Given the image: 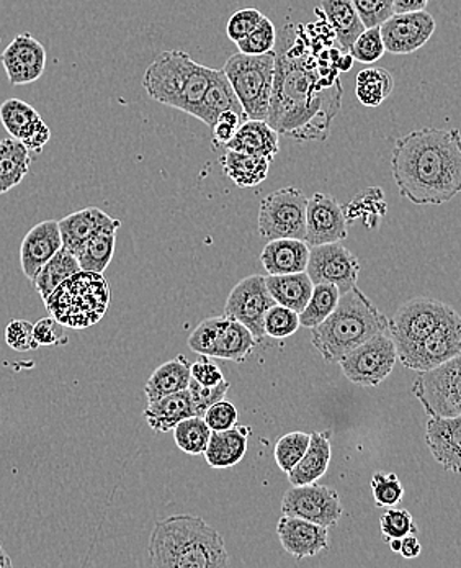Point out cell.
<instances>
[{
  "instance_id": "obj_37",
  "label": "cell",
  "mask_w": 461,
  "mask_h": 568,
  "mask_svg": "<svg viewBox=\"0 0 461 568\" xmlns=\"http://www.w3.org/2000/svg\"><path fill=\"white\" fill-rule=\"evenodd\" d=\"M81 271L78 257L66 250L61 247L43 267L38 272L37 277L33 278L34 288H37L43 302L57 291L58 285L63 284L66 278L74 275L75 272Z\"/></svg>"
},
{
  "instance_id": "obj_32",
  "label": "cell",
  "mask_w": 461,
  "mask_h": 568,
  "mask_svg": "<svg viewBox=\"0 0 461 568\" xmlns=\"http://www.w3.org/2000/svg\"><path fill=\"white\" fill-rule=\"evenodd\" d=\"M192 364L185 359V356H177L168 361L163 366L157 367L146 382L144 394L147 402H156L165 395L177 394V392L187 390L191 384Z\"/></svg>"
},
{
  "instance_id": "obj_27",
  "label": "cell",
  "mask_w": 461,
  "mask_h": 568,
  "mask_svg": "<svg viewBox=\"0 0 461 568\" xmlns=\"http://www.w3.org/2000/svg\"><path fill=\"white\" fill-rule=\"evenodd\" d=\"M195 416L194 403L191 392L182 390L177 394L165 395L160 400L151 402L144 409L147 425L157 433L174 432L175 426L184 419Z\"/></svg>"
},
{
  "instance_id": "obj_49",
  "label": "cell",
  "mask_w": 461,
  "mask_h": 568,
  "mask_svg": "<svg viewBox=\"0 0 461 568\" xmlns=\"http://www.w3.org/2000/svg\"><path fill=\"white\" fill-rule=\"evenodd\" d=\"M7 346L10 349L17 351V353H29L40 347V344L34 339L33 325L25 320H12L7 325L6 333Z\"/></svg>"
},
{
  "instance_id": "obj_14",
  "label": "cell",
  "mask_w": 461,
  "mask_h": 568,
  "mask_svg": "<svg viewBox=\"0 0 461 568\" xmlns=\"http://www.w3.org/2000/svg\"><path fill=\"white\" fill-rule=\"evenodd\" d=\"M275 303L264 275L254 274L234 285L226 301L225 315L247 326L260 343L265 336V315Z\"/></svg>"
},
{
  "instance_id": "obj_48",
  "label": "cell",
  "mask_w": 461,
  "mask_h": 568,
  "mask_svg": "<svg viewBox=\"0 0 461 568\" xmlns=\"http://www.w3.org/2000/svg\"><path fill=\"white\" fill-rule=\"evenodd\" d=\"M365 29L381 27L395 16L393 0H352Z\"/></svg>"
},
{
  "instance_id": "obj_17",
  "label": "cell",
  "mask_w": 461,
  "mask_h": 568,
  "mask_svg": "<svg viewBox=\"0 0 461 568\" xmlns=\"http://www.w3.org/2000/svg\"><path fill=\"white\" fill-rule=\"evenodd\" d=\"M436 19L426 10L395 13L380 27L385 48L391 54H412L436 33Z\"/></svg>"
},
{
  "instance_id": "obj_43",
  "label": "cell",
  "mask_w": 461,
  "mask_h": 568,
  "mask_svg": "<svg viewBox=\"0 0 461 568\" xmlns=\"http://www.w3.org/2000/svg\"><path fill=\"white\" fill-rule=\"evenodd\" d=\"M277 29H275L274 22L267 17H264L263 22L256 27L246 38L237 41V48L240 53L253 54H267L275 50L277 44Z\"/></svg>"
},
{
  "instance_id": "obj_36",
  "label": "cell",
  "mask_w": 461,
  "mask_h": 568,
  "mask_svg": "<svg viewBox=\"0 0 461 568\" xmlns=\"http://www.w3.org/2000/svg\"><path fill=\"white\" fill-rule=\"evenodd\" d=\"M120 226H122V222L116 220L112 225L105 226V229L95 233L82 246L81 253L78 254L82 271L99 272V274L105 272L113 254H115L116 232H119Z\"/></svg>"
},
{
  "instance_id": "obj_2",
  "label": "cell",
  "mask_w": 461,
  "mask_h": 568,
  "mask_svg": "<svg viewBox=\"0 0 461 568\" xmlns=\"http://www.w3.org/2000/svg\"><path fill=\"white\" fill-rule=\"evenodd\" d=\"M391 174L401 197L416 205H442L461 192V133L426 129L399 136Z\"/></svg>"
},
{
  "instance_id": "obj_47",
  "label": "cell",
  "mask_w": 461,
  "mask_h": 568,
  "mask_svg": "<svg viewBox=\"0 0 461 568\" xmlns=\"http://www.w3.org/2000/svg\"><path fill=\"white\" fill-rule=\"evenodd\" d=\"M229 387L228 381H223L222 384L213 385V387H206V385L198 384L195 378H191L188 392H191L192 403H194L195 416H205L209 406L225 400Z\"/></svg>"
},
{
  "instance_id": "obj_55",
  "label": "cell",
  "mask_w": 461,
  "mask_h": 568,
  "mask_svg": "<svg viewBox=\"0 0 461 568\" xmlns=\"http://www.w3.org/2000/svg\"><path fill=\"white\" fill-rule=\"evenodd\" d=\"M422 552V546L421 542H419L418 537L416 535H409L406 537H402L401 539V550H399V554H401L404 559H416V557L421 556Z\"/></svg>"
},
{
  "instance_id": "obj_18",
  "label": "cell",
  "mask_w": 461,
  "mask_h": 568,
  "mask_svg": "<svg viewBox=\"0 0 461 568\" xmlns=\"http://www.w3.org/2000/svg\"><path fill=\"white\" fill-rule=\"evenodd\" d=\"M347 216L344 206L332 195L318 194L306 205V243L309 247L339 243L347 237Z\"/></svg>"
},
{
  "instance_id": "obj_53",
  "label": "cell",
  "mask_w": 461,
  "mask_h": 568,
  "mask_svg": "<svg viewBox=\"0 0 461 568\" xmlns=\"http://www.w3.org/2000/svg\"><path fill=\"white\" fill-rule=\"evenodd\" d=\"M205 422L212 432H225L237 425V409L230 402L222 400L206 409Z\"/></svg>"
},
{
  "instance_id": "obj_46",
  "label": "cell",
  "mask_w": 461,
  "mask_h": 568,
  "mask_svg": "<svg viewBox=\"0 0 461 568\" xmlns=\"http://www.w3.org/2000/svg\"><path fill=\"white\" fill-rule=\"evenodd\" d=\"M381 535L385 540L402 539L409 535H418V525L408 509L390 508L380 519Z\"/></svg>"
},
{
  "instance_id": "obj_4",
  "label": "cell",
  "mask_w": 461,
  "mask_h": 568,
  "mask_svg": "<svg viewBox=\"0 0 461 568\" xmlns=\"http://www.w3.org/2000/svg\"><path fill=\"white\" fill-rule=\"evenodd\" d=\"M388 328L390 318L356 285L340 295L336 310L311 329V341L328 363L339 364L350 351Z\"/></svg>"
},
{
  "instance_id": "obj_1",
  "label": "cell",
  "mask_w": 461,
  "mask_h": 568,
  "mask_svg": "<svg viewBox=\"0 0 461 568\" xmlns=\"http://www.w3.org/2000/svg\"><path fill=\"white\" fill-rule=\"evenodd\" d=\"M316 26L288 23L275 44V79L267 122L297 141H325L342 105L339 72L349 71L352 54L336 48V33L325 41Z\"/></svg>"
},
{
  "instance_id": "obj_44",
  "label": "cell",
  "mask_w": 461,
  "mask_h": 568,
  "mask_svg": "<svg viewBox=\"0 0 461 568\" xmlns=\"http://www.w3.org/2000/svg\"><path fill=\"white\" fill-rule=\"evenodd\" d=\"M371 491L378 508H393L404 497V487L396 474L377 471L371 477Z\"/></svg>"
},
{
  "instance_id": "obj_57",
  "label": "cell",
  "mask_w": 461,
  "mask_h": 568,
  "mask_svg": "<svg viewBox=\"0 0 461 568\" xmlns=\"http://www.w3.org/2000/svg\"><path fill=\"white\" fill-rule=\"evenodd\" d=\"M12 567V560H10L9 554L3 549L2 544H0V568H10Z\"/></svg>"
},
{
  "instance_id": "obj_10",
  "label": "cell",
  "mask_w": 461,
  "mask_h": 568,
  "mask_svg": "<svg viewBox=\"0 0 461 568\" xmlns=\"http://www.w3.org/2000/svg\"><path fill=\"white\" fill-rule=\"evenodd\" d=\"M412 394L429 416H461V353L440 367L419 372Z\"/></svg>"
},
{
  "instance_id": "obj_58",
  "label": "cell",
  "mask_w": 461,
  "mask_h": 568,
  "mask_svg": "<svg viewBox=\"0 0 461 568\" xmlns=\"http://www.w3.org/2000/svg\"><path fill=\"white\" fill-rule=\"evenodd\" d=\"M388 544H390L391 550H393V552H399V550H401V539H391Z\"/></svg>"
},
{
  "instance_id": "obj_28",
  "label": "cell",
  "mask_w": 461,
  "mask_h": 568,
  "mask_svg": "<svg viewBox=\"0 0 461 568\" xmlns=\"http://www.w3.org/2000/svg\"><path fill=\"white\" fill-rule=\"evenodd\" d=\"M250 429L233 426L225 432H212L205 450L206 463L213 468L234 467L247 453V437Z\"/></svg>"
},
{
  "instance_id": "obj_8",
  "label": "cell",
  "mask_w": 461,
  "mask_h": 568,
  "mask_svg": "<svg viewBox=\"0 0 461 568\" xmlns=\"http://www.w3.org/2000/svg\"><path fill=\"white\" fill-rule=\"evenodd\" d=\"M257 339L250 329L230 316L203 320L188 337V347L199 356L244 363L256 349Z\"/></svg>"
},
{
  "instance_id": "obj_45",
  "label": "cell",
  "mask_w": 461,
  "mask_h": 568,
  "mask_svg": "<svg viewBox=\"0 0 461 568\" xmlns=\"http://www.w3.org/2000/svg\"><path fill=\"white\" fill-rule=\"evenodd\" d=\"M349 53L352 54L354 60L359 61V63L373 64L380 61L383 54L387 53L380 27L365 30V32L357 38Z\"/></svg>"
},
{
  "instance_id": "obj_16",
  "label": "cell",
  "mask_w": 461,
  "mask_h": 568,
  "mask_svg": "<svg viewBox=\"0 0 461 568\" xmlns=\"http://www.w3.org/2000/svg\"><path fill=\"white\" fill-rule=\"evenodd\" d=\"M281 513L330 528L342 518V505L332 488L316 484L299 485L285 494Z\"/></svg>"
},
{
  "instance_id": "obj_35",
  "label": "cell",
  "mask_w": 461,
  "mask_h": 568,
  "mask_svg": "<svg viewBox=\"0 0 461 568\" xmlns=\"http://www.w3.org/2000/svg\"><path fill=\"white\" fill-rule=\"evenodd\" d=\"M226 110H236V112L244 113L243 105H240L234 89L230 88V82L226 78L225 72H223V69L222 71L215 69L212 84H209L208 91H206L205 101L202 103L197 119L212 129L219 113L226 112Z\"/></svg>"
},
{
  "instance_id": "obj_7",
  "label": "cell",
  "mask_w": 461,
  "mask_h": 568,
  "mask_svg": "<svg viewBox=\"0 0 461 568\" xmlns=\"http://www.w3.org/2000/svg\"><path fill=\"white\" fill-rule=\"evenodd\" d=\"M250 120H267L275 79V51L267 54H233L223 68Z\"/></svg>"
},
{
  "instance_id": "obj_3",
  "label": "cell",
  "mask_w": 461,
  "mask_h": 568,
  "mask_svg": "<svg viewBox=\"0 0 461 568\" xmlns=\"http://www.w3.org/2000/svg\"><path fill=\"white\" fill-rule=\"evenodd\" d=\"M150 564L157 568H225L229 554L225 539L198 516L161 519L147 544Z\"/></svg>"
},
{
  "instance_id": "obj_34",
  "label": "cell",
  "mask_w": 461,
  "mask_h": 568,
  "mask_svg": "<svg viewBox=\"0 0 461 568\" xmlns=\"http://www.w3.org/2000/svg\"><path fill=\"white\" fill-rule=\"evenodd\" d=\"M32 166L30 150L16 138L0 141V195L20 184Z\"/></svg>"
},
{
  "instance_id": "obj_19",
  "label": "cell",
  "mask_w": 461,
  "mask_h": 568,
  "mask_svg": "<svg viewBox=\"0 0 461 568\" xmlns=\"http://www.w3.org/2000/svg\"><path fill=\"white\" fill-rule=\"evenodd\" d=\"M2 67L12 85L37 82L47 69V50L30 33H19L3 50Z\"/></svg>"
},
{
  "instance_id": "obj_23",
  "label": "cell",
  "mask_w": 461,
  "mask_h": 568,
  "mask_svg": "<svg viewBox=\"0 0 461 568\" xmlns=\"http://www.w3.org/2000/svg\"><path fill=\"white\" fill-rule=\"evenodd\" d=\"M426 444L440 466L461 474V416H430L426 426Z\"/></svg>"
},
{
  "instance_id": "obj_33",
  "label": "cell",
  "mask_w": 461,
  "mask_h": 568,
  "mask_svg": "<svg viewBox=\"0 0 461 568\" xmlns=\"http://www.w3.org/2000/svg\"><path fill=\"white\" fill-rule=\"evenodd\" d=\"M222 168L230 181L240 189L257 187L263 184L270 169V161L243 151L226 150Z\"/></svg>"
},
{
  "instance_id": "obj_11",
  "label": "cell",
  "mask_w": 461,
  "mask_h": 568,
  "mask_svg": "<svg viewBox=\"0 0 461 568\" xmlns=\"http://www.w3.org/2000/svg\"><path fill=\"white\" fill-rule=\"evenodd\" d=\"M461 318L460 313L447 303L432 297H414L402 303L393 318H390V332L396 346H404L429 336L440 326Z\"/></svg>"
},
{
  "instance_id": "obj_41",
  "label": "cell",
  "mask_w": 461,
  "mask_h": 568,
  "mask_svg": "<svg viewBox=\"0 0 461 568\" xmlns=\"http://www.w3.org/2000/svg\"><path fill=\"white\" fill-rule=\"evenodd\" d=\"M309 440H311V435L301 432L288 433L278 439L277 446H275V460L281 471L288 475L294 470V467L305 456Z\"/></svg>"
},
{
  "instance_id": "obj_56",
  "label": "cell",
  "mask_w": 461,
  "mask_h": 568,
  "mask_svg": "<svg viewBox=\"0 0 461 568\" xmlns=\"http://www.w3.org/2000/svg\"><path fill=\"white\" fill-rule=\"evenodd\" d=\"M396 13L421 12L428 7L429 0H393Z\"/></svg>"
},
{
  "instance_id": "obj_52",
  "label": "cell",
  "mask_w": 461,
  "mask_h": 568,
  "mask_svg": "<svg viewBox=\"0 0 461 568\" xmlns=\"http://www.w3.org/2000/svg\"><path fill=\"white\" fill-rule=\"evenodd\" d=\"M66 326L51 316V318H41L37 325H33L34 339L40 346H64L69 343V337L64 333Z\"/></svg>"
},
{
  "instance_id": "obj_21",
  "label": "cell",
  "mask_w": 461,
  "mask_h": 568,
  "mask_svg": "<svg viewBox=\"0 0 461 568\" xmlns=\"http://www.w3.org/2000/svg\"><path fill=\"white\" fill-rule=\"evenodd\" d=\"M277 532L281 547L297 560L318 556L329 546L326 526L316 525L298 516H281Z\"/></svg>"
},
{
  "instance_id": "obj_29",
  "label": "cell",
  "mask_w": 461,
  "mask_h": 568,
  "mask_svg": "<svg viewBox=\"0 0 461 568\" xmlns=\"http://www.w3.org/2000/svg\"><path fill=\"white\" fill-rule=\"evenodd\" d=\"M319 7L336 33L340 50L349 53L357 38L367 30L352 0H321Z\"/></svg>"
},
{
  "instance_id": "obj_12",
  "label": "cell",
  "mask_w": 461,
  "mask_h": 568,
  "mask_svg": "<svg viewBox=\"0 0 461 568\" xmlns=\"http://www.w3.org/2000/svg\"><path fill=\"white\" fill-rule=\"evenodd\" d=\"M398 349L390 332L378 333L339 361L344 375L360 387H378L390 377Z\"/></svg>"
},
{
  "instance_id": "obj_22",
  "label": "cell",
  "mask_w": 461,
  "mask_h": 568,
  "mask_svg": "<svg viewBox=\"0 0 461 568\" xmlns=\"http://www.w3.org/2000/svg\"><path fill=\"white\" fill-rule=\"evenodd\" d=\"M63 247L60 223L47 220L38 223L23 237L20 246V266L29 281L37 277L40 268Z\"/></svg>"
},
{
  "instance_id": "obj_13",
  "label": "cell",
  "mask_w": 461,
  "mask_h": 568,
  "mask_svg": "<svg viewBox=\"0 0 461 568\" xmlns=\"http://www.w3.org/2000/svg\"><path fill=\"white\" fill-rule=\"evenodd\" d=\"M398 361L416 372H428L449 363L461 353V318L440 326L412 344L396 346Z\"/></svg>"
},
{
  "instance_id": "obj_9",
  "label": "cell",
  "mask_w": 461,
  "mask_h": 568,
  "mask_svg": "<svg viewBox=\"0 0 461 568\" xmlns=\"http://www.w3.org/2000/svg\"><path fill=\"white\" fill-rule=\"evenodd\" d=\"M306 205L308 197L301 189H278L264 199L259 210V233L265 240L306 241Z\"/></svg>"
},
{
  "instance_id": "obj_50",
  "label": "cell",
  "mask_w": 461,
  "mask_h": 568,
  "mask_svg": "<svg viewBox=\"0 0 461 568\" xmlns=\"http://www.w3.org/2000/svg\"><path fill=\"white\" fill-rule=\"evenodd\" d=\"M246 120L247 116L243 112H236V110H226V112L219 113L215 125L212 126L213 146L216 150L226 148V144L233 140L234 134Z\"/></svg>"
},
{
  "instance_id": "obj_51",
  "label": "cell",
  "mask_w": 461,
  "mask_h": 568,
  "mask_svg": "<svg viewBox=\"0 0 461 568\" xmlns=\"http://www.w3.org/2000/svg\"><path fill=\"white\" fill-rule=\"evenodd\" d=\"M264 13L257 9H243L239 12L234 13L228 20L226 26V33L234 43L246 38L247 34L253 32L260 22H263Z\"/></svg>"
},
{
  "instance_id": "obj_20",
  "label": "cell",
  "mask_w": 461,
  "mask_h": 568,
  "mask_svg": "<svg viewBox=\"0 0 461 568\" xmlns=\"http://www.w3.org/2000/svg\"><path fill=\"white\" fill-rule=\"evenodd\" d=\"M0 122L10 136L22 141L30 151L40 153L51 138V130L30 103L9 99L0 105Z\"/></svg>"
},
{
  "instance_id": "obj_26",
  "label": "cell",
  "mask_w": 461,
  "mask_h": 568,
  "mask_svg": "<svg viewBox=\"0 0 461 568\" xmlns=\"http://www.w3.org/2000/svg\"><path fill=\"white\" fill-rule=\"evenodd\" d=\"M226 150L243 151V153L265 158L272 163L280 150V133L272 129L267 120L247 119L234 134L233 140L226 144Z\"/></svg>"
},
{
  "instance_id": "obj_15",
  "label": "cell",
  "mask_w": 461,
  "mask_h": 568,
  "mask_svg": "<svg viewBox=\"0 0 461 568\" xmlns=\"http://www.w3.org/2000/svg\"><path fill=\"white\" fill-rule=\"evenodd\" d=\"M360 261L342 243L321 244L309 250L306 272L315 284H332L340 295L356 287L360 274Z\"/></svg>"
},
{
  "instance_id": "obj_30",
  "label": "cell",
  "mask_w": 461,
  "mask_h": 568,
  "mask_svg": "<svg viewBox=\"0 0 461 568\" xmlns=\"http://www.w3.org/2000/svg\"><path fill=\"white\" fill-rule=\"evenodd\" d=\"M330 435L332 433H311L308 449L305 456L288 474V480L294 487L316 484L328 471L330 463Z\"/></svg>"
},
{
  "instance_id": "obj_31",
  "label": "cell",
  "mask_w": 461,
  "mask_h": 568,
  "mask_svg": "<svg viewBox=\"0 0 461 568\" xmlns=\"http://www.w3.org/2000/svg\"><path fill=\"white\" fill-rule=\"evenodd\" d=\"M268 292L278 305L287 306L301 313L311 298L315 282L309 277L308 272H295V274L267 275Z\"/></svg>"
},
{
  "instance_id": "obj_40",
  "label": "cell",
  "mask_w": 461,
  "mask_h": 568,
  "mask_svg": "<svg viewBox=\"0 0 461 568\" xmlns=\"http://www.w3.org/2000/svg\"><path fill=\"white\" fill-rule=\"evenodd\" d=\"M209 436H212V428L203 416H191L174 428L175 444L178 449L191 456L205 454Z\"/></svg>"
},
{
  "instance_id": "obj_54",
  "label": "cell",
  "mask_w": 461,
  "mask_h": 568,
  "mask_svg": "<svg viewBox=\"0 0 461 568\" xmlns=\"http://www.w3.org/2000/svg\"><path fill=\"white\" fill-rule=\"evenodd\" d=\"M191 372L192 378L206 387H213V385L222 384L225 381L222 368L216 366L208 356H202L197 363L192 364Z\"/></svg>"
},
{
  "instance_id": "obj_25",
  "label": "cell",
  "mask_w": 461,
  "mask_h": 568,
  "mask_svg": "<svg viewBox=\"0 0 461 568\" xmlns=\"http://www.w3.org/2000/svg\"><path fill=\"white\" fill-rule=\"evenodd\" d=\"M116 220L106 215L98 206L79 210L60 220L61 237H63V247L71 251L75 257L81 253L82 246L94 236L100 230L112 225Z\"/></svg>"
},
{
  "instance_id": "obj_6",
  "label": "cell",
  "mask_w": 461,
  "mask_h": 568,
  "mask_svg": "<svg viewBox=\"0 0 461 568\" xmlns=\"http://www.w3.org/2000/svg\"><path fill=\"white\" fill-rule=\"evenodd\" d=\"M110 303L109 282L103 274L79 271L58 285L44 301L48 312L66 328L84 329L98 325Z\"/></svg>"
},
{
  "instance_id": "obj_24",
  "label": "cell",
  "mask_w": 461,
  "mask_h": 568,
  "mask_svg": "<svg viewBox=\"0 0 461 568\" xmlns=\"http://www.w3.org/2000/svg\"><path fill=\"white\" fill-rule=\"evenodd\" d=\"M309 244L303 240L284 237L268 241L260 254V261L268 275L295 274L305 272L309 261Z\"/></svg>"
},
{
  "instance_id": "obj_42",
  "label": "cell",
  "mask_w": 461,
  "mask_h": 568,
  "mask_svg": "<svg viewBox=\"0 0 461 568\" xmlns=\"http://www.w3.org/2000/svg\"><path fill=\"white\" fill-rule=\"evenodd\" d=\"M299 326H301L299 313L287 308V306L278 305V303H275L265 315V335L275 337V339H284V337L295 335Z\"/></svg>"
},
{
  "instance_id": "obj_39",
  "label": "cell",
  "mask_w": 461,
  "mask_h": 568,
  "mask_svg": "<svg viewBox=\"0 0 461 568\" xmlns=\"http://www.w3.org/2000/svg\"><path fill=\"white\" fill-rule=\"evenodd\" d=\"M339 298L340 291L336 285L315 284L308 305L299 313V323H301V326L313 329L315 326L321 325L330 313L336 310Z\"/></svg>"
},
{
  "instance_id": "obj_38",
  "label": "cell",
  "mask_w": 461,
  "mask_h": 568,
  "mask_svg": "<svg viewBox=\"0 0 461 568\" xmlns=\"http://www.w3.org/2000/svg\"><path fill=\"white\" fill-rule=\"evenodd\" d=\"M395 91V78L385 68H367L357 74L356 95L365 106H380Z\"/></svg>"
},
{
  "instance_id": "obj_5",
  "label": "cell",
  "mask_w": 461,
  "mask_h": 568,
  "mask_svg": "<svg viewBox=\"0 0 461 568\" xmlns=\"http://www.w3.org/2000/svg\"><path fill=\"white\" fill-rule=\"evenodd\" d=\"M215 69L202 67L181 50L164 51L144 72L143 88L153 101L197 119Z\"/></svg>"
}]
</instances>
